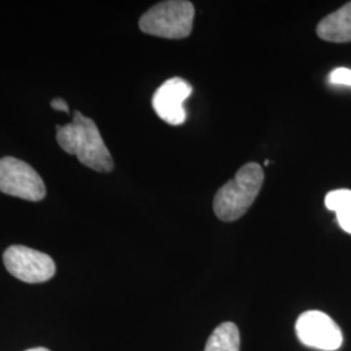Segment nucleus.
<instances>
[{
    "instance_id": "f257e3e1",
    "label": "nucleus",
    "mask_w": 351,
    "mask_h": 351,
    "mask_svg": "<svg viewBox=\"0 0 351 351\" xmlns=\"http://www.w3.org/2000/svg\"><path fill=\"white\" fill-rule=\"evenodd\" d=\"M56 139L59 146L69 155H75L80 163L97 172H111L113 159L101 138L97 124L84 116L75 112L71 124L56 126Z\"/></svg>"
},
{
    "instance_id": "f03ea898",
    "label": "nucleus",
    "mask_w": 351,
    "mask_h": 351,
    "mask_svg": "<svg viewBox=\"0 0 351 351\" xmlns=\"http://www.w3.org/2000/svg\"><path fill=\"white\" fill-rule=\"evenodd\" d=\"M263 181L264 172L259 164H245L230 181L217 190L213 199L215 215L226 223L242 217L256 199Z\"/></svg>"
},
{
    "instance_id": "7ed1b4c3",
    "label": "nucleus",
    "mask_w": 351,
    "mask_h": 351,
    "mask_svg": "<svg viewBox=\"0 0 351 351\" xmlns=\"http://www.w3.org/2000/svg\"><path fill=\"white\" fill-rule=\"evenodd\" d=\"M194 21V5L186 0H169L154 5L139 20V29L165 39L189 37Z\"/></svg>"
},
{
    "instance_id": "20e7f679",
    "label": "nucleus",
    "mask_w": 351,
    "mask_h": 351,
    "mask_svg": "<svg viewBox=\"0 0 351 351\" xmlns=\"http://www.w3.org/2000/svg\"><path fill=\"white\" fill-rule=\"evenodd\" d=\"M0 191L30 202L42 201L46 186L36 169L16 158L0 159Z\"/></svg>"
},
{
    "instance_id": "39448f33",
    "label": "nucleus",
    "mask_w": 351,
    "mask_h": 351,
    "mask_svg": "<svg viewBox=\"0 0 351 351\" xmlns=\"http://www.w3.org/2000/svg\"><path fill=\"white\" fill-rule=\"evenodd\" d=\"M3 262L13 277L27 284L46 282L56 272L55 262L47 254L21 245L8 247L3 255Z\"/></svg>"
},
{
    "instance_id": "423d86ee",
    "label": "nucleus",
    "mask_w": 351,
    "mask_h": 351,
    "mask_svg": "<svg viewBox=\"0 0 351 351\" xmlns=\"http://www.w3.org/2000/svg\"><path fill=\"white\" fill-rule=\"evenodd\" d=\"M295 333L303 345L317 350H339L342 332L333 319L322 311H306L295 323Z\"/></svg>"
},
{
    "instance_id": "0eeeda50",
    "label": "nucleus",
    "mask_w": 351,
    "mask_h": 351,
    "mask_svg": "<svg viewBox=\"0 0 351 351\" xmlns=\"http://www.w3.org/2000/svg\"><path fill=\"white\" fill-rule=\"evenodd\" d=\"M193 88L188 81L173 77L165 81L152 97V107L156 114L169 125H181L186 120L184 101L188 99Z\"/></svg>"
},
{
    "instance_id": "6e6552de",
    "label": "nucleus",
    "mask_w": 351,
    "mask_h": 351,
    "mask_svg": "<svg viewBox=\"0 0 351 351\" xmlns=\"http://www.w3.org/2000/svg\"><path fill=\"white\" fill-rule=\"evenodd\" d=\"M316 33L326 42H351V1L324 17L316 27Z\"/></svg>"
},
{
    "instance_id": "1a4fd4ad",
    "label": "nucleus",
    "mask_w": 351,
    "mask_h": 351,
    "mask_svg": "<svg viewBox=\"0 0 351 351\" xmlns=\"http://www.w3.org/2000/svg\"><path fill=\"white\" fill-rule=\"evenodd\" d=\"M239 330L234 323H223L207 339L204 351H239Z\"/></svg>"
},
{
    "instance_id": "9d476101",
    "label": "nucleus",
    "mask_w": 351,
    "mask_h": 351,
    "mask_svg": "<svg viewBox=\"0 0 351 351\" xmlns=\"http://www.w3.org/2000/svg\"><path fill=\"white\" fill-rule=\"evenodd\" d=\"M324 202L329 211L336 213L339 226L351 234V190L339 189L329 191Z\"/></svg>"
},
{
    "instance_id": "9b49d317",
    "label": "nucleus",
    "mask_w": 351,
    "mask_h": 351,
    "mask_svg": "<svg viewBox=\"0 0 351 351\" xmlns=\"http://www.w3.org/2000/svg\"><path fill=\"white\" fill-rule=\"evenodd\" d=\"M329 80H330L332 84L351 86V69H348V68H337V69H335V71L330 73Z\"/></svg>"
},
{
    "instance_id": "f8f14e48",
    "label": "nucleus",
    "mask_w": 351,
    "mask_h": 351,
    "mask_svg": "<svg viewBox=\"0 0 351 351\" xmlns=\"http://www.w3.org/2000/svg\"><path fill=\"white\" fill-rule=\"evenodd\" d=\"M51 107L53 110H56V111H63V112L69 113V107H68L66 101H64V99H60V98L51 101Z\"/></svg>"
},
{
    "instance_id": "ddd939ff",
    "label": "nucleus",
    "mask_w": 351,
    "mask_h": 351,
    "mask_svg": "<svg viewBox=\"0 0 351 351\" xmlns=\"http://www.w3.org/2000/svg\"><path fill=\"white\" fill-rule=\"evenodd\" d=\"M25 351H50L49 349H46V348H34V349H27Z\"/></svg>"
}]
</instances>
